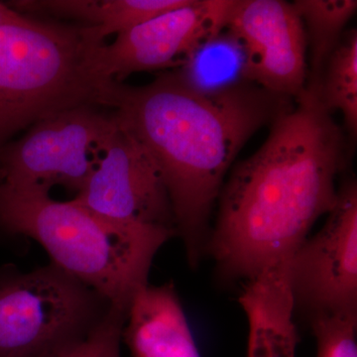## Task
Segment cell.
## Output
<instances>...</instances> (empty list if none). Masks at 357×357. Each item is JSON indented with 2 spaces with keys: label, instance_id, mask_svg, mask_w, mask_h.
<instances>
[{
  "label": "cell",
  "instance_id": "52a82bcc",
  "mask_svg": "<svg viewBox=\"0 0 357 357\" xmlns=\"http://www.w3.org/2000/svg\"><path fill=\"white\" fill-rule=\"evenodd\" d=\"M294 304L311 319L357 312V185L338 189L325 225L294 253L288 269Z\"/></svg>",
  "mask_w": 357,
  "mask_h": 357
},
{
  "label": "cell",
  "instance_id": "8fae6325",
  "mask_svg": "<svg viewBox=\"0 0 357 357\" xmlns=\"http://www.w3.org/2000/svg\"><path fill=\"white\" fill-rule=\"evenodd\" d=\"M288 264L248 281L239 303L248 321V357H296L298 333Z\"/></svg>",
  "mask_w": 357,
  "mask_h": 357
},
{
  "label": "cell",
  "instance_id": "4fadbf2b",
  "mask_svg": "<svg viewBox=\"0 0 357 357\" xmlns=\"http://www.w3.org/2000/svg\"><path fill=\"white\" fill-rule=\"evenodd\" d=\"M306 30L311 79L319 86L328 58L357 10L356 0H296L292 2Z\"/></svg>",
  "mask_w": 357,
  "mask_h": 357
},
{
  "label": "cell",
  "instance_id": "ac0fdd59",
  "mask_svg": "<svg viewBox=\"0 0 357 357\" xmlns=\"http://www.w3.org/2000/svg\"><path fill=\"white\" fill-rule=\"evenodd\" d=\"M20 15V13L13 10L10 6H8V4L0 2V28L8 24L11 21L15 20Z\"/></svg>",
  "mask_w": 357,
  "mask_h": 357
},
{
  "label": "cell",
  "instance_id": "5b68a950",
  "mask_svg": "<svg viewBox=\"0 0 357 357\" xmlns=\"http://www.w3.org/2000/svg\"><path fill=\"white\" fill-rule=\"evenodd\" d=\"M116 121L114 112L91 105L42 119L0 151V184L46 192L62 185L79 194L95 169L98 145Z\"/></svg>",
  "mask_w": 357,
  "mask_h": 357
},
{
  "label": "cell",
  "instance_id": "ba28073f",
  "mask_svg": "<svg viewBox=\"0 0 357 357\" xmlns=\"http://www.w3.org/2000/svg\"><path fill=\"white\" fill-rule=\"evenodd\" d=\"M236 0H190L189 3L117 34L98 48L96 72L122 83L134 73L180 69L225 31Z\"/></svg>",
  "mask_w": 357,
  "mask_h": 357
},
{
  "label": "cell",
  "instance_id": "6da1fadb",
  "mask_svg": "<svg viewBox=\"0 0 357 357\" xmlns=\"http://www.w3.org/2000/svg\"><path fill=\"white\" fill-rule=\"evenodd\" d=\"M345 163L344 130L307 84L261 147L232 167L206 250L223 273L248 282L287 264L337 203Z\"/></svg>",
  "mask_w": 357,
  "mask_h": 357
},
{
  "label": "cell",
  "instance_id": "2e32d148",
  "mask_svg": "<svg viewBox=\"0 0 357 357\" xmlns=\"http://www.w3.org/2000/svg\"><path fill=\"white\" fill-rule=\"evenodd\" d=\"M128 310L112 306L88 332L53 347L40 357H121Z\"/></svg>",
  "mask_w": 357,
  "mask_h": 357
},
{
  "label": "cell",
  "instance_id": "9c48e42d",
  "mask_svg": "<svg viewBox=\"0 0 357 357\" xmlns=\"http://www.w3.org/2000/svg\"><path fill=\"white\" fill-rule=\"evenodd\" d=\"M225 30L243 46L249 83L291 98L306 89V30L293 3L236 0Z\"/></svg>",
  "mask_w": 357,
  "mask_h": 357
},
{
  "label": "cell",
  "instance_id": "8992f818",
  "mask_svg": "<svg viewBox=\"0 0 357 357\" xmlns=\"http://www.w3.org/2000/svg\"><path fill=\"white\" fill-rule=\"evenodd\" d=\"M98 151L93 173L73 201L114 222L177 236L172 204L156 164L119 119Z\"/></svg>",
  "mask_w": 357,
  "mask_h": 357
},
{
  "label": "cell",
  "instance_id": "5bb4252c",
  "mask_svg": "<svg viewBox=\"0 0 357 357\" xmlns=\"http://www.w3.org/2000/svg\"><path fill=\"white\" fill-rule=\"evenodd\" d=\"M178 73L191 86L206 91L248 82L243 46L227 30L199 48Z\"/></svg>",
  "mask_w": 357,
  "mask_h": 357
},
{
  "label": "cell",
  "instance_id": "7c38bea8",
  "mask_svg": "<svg viewBox=\"0 0 357 357\" xmlns=\"http://www.w3.org/2000/svg\"><path fill=\"white\" fill-rule=\"evenodd\" d=\"M190 0H18L8 6L24 15L44 14L81 20L102 41L109 35L131 29Z\"/></svg>",
  "mask_w": 357,
  "mask_h": 357
},
{
  "label": "cell",
  "instance_id": "e0dca14e",
  "mask_svg": "<svg viewBox=\"0 0 357 357\" xmlns=\"http://www.w3.org/2000/svg\"><path fill=\"white\" fill-rule=\"evenodd\" d=\"M317 357H357V312L312 319Z\"/></svg>",
  "mask_w": 357,
  "mask_h": 357
},
{
  "label": "cell",
  "instance_id": "3957f363",
  "mask_svg": "<svg viewBox=\"0 0 357 357\" xmlns=\"http://www.w3.org/2000/svg\"><path fill=\"white\" fill-rule=\"evenodd\" d=\"M0 229L34 239L52 262L109 303L128 310L134 294L148 284L155 255L176 236L100 217L50 192L0 184Z\"/></svg>",
  "mask_w": 357,
  "mask_h": 357
},
{
  "label": "cell",
  "instance_id": "277c9868",
  "mask_svg": "<svg viewBox=\"0 0 357 357\" xmlns=\"http://www.w3.org/2000/svg\"><path fill=\"white\" fill-rule=\"evenodd\" d=\"M110 307L53 263L0 272V357H40L88 332Z\"/></svg>",
  "mask_w": 357,
  "mask_h": 357
},
{
  "label": "cell",
  "instance_id": "9a60e30c",
  "mask_svg": "<svg viewBox=\"0 0 357 357\" xmlns=\"http://www.w3.org/2000/svg\"><path fill=\"white\" fill-rule=\"evenodd\" d=\"M321 102L331 112H342L351 138L357 133V30L344 33L328 58L318 86Z\"/></svg>",
  "mask_w": 357,
  "mask_h": 357
},
{
  "label": "cell",
  "instance_id": "30bf717a",
  "mask_svg": "<svg viewBox=\"0 0 357 357\" xmlns=\"http://www.w3.org/2000/svg\"><path fill=\"white\" fill-rule=\"evenodd\" d=\"M122 340L132 357H202L172 282L134 294Z\"/></svg>",
  "mask_w": 357,
  "mask_h": 357
},
{
  "label": "cell",
  "instance_id": "7a4b0ae2",
  "mask_svg": "<svg viewBox=\"0 0 357 357\" xmlns=\"http://www.w3.org/2000/svg\"><path fill=\"white\" fill-rule=\"evenodd\" d=\"M294 100L249 82L197 89L178 70L145 86L112 82L109 109L156 164L192 266L206 249L211 215L237 155Z\"/></svg>",
  "mask_w": 357,
  "mask_h": 357
}]
</instances>
